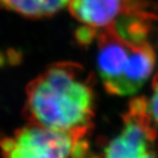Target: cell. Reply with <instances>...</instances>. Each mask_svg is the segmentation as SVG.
I'll return each instance as SVG.
<instances>
[{"label": "cell", "mask_w": 158, "mask_h": 158, "mask_svg": "<svg viewBox=\"0 0 158 158\" xmlns=\"http://www.w3.org/2000/svg\"><path fill=\"white\" fill-rule=\"evenodd\" d=\"M91 76L74 62L50 65L29 83L23 114L28 123L64 131H89L94 116Z\"/></svg>", "instance_id": "1"}, {"label": "cell", "mask_w": 158, "mask_h": 158, "mask_svg": "<svg viewBox=\"0 0 158 158\" xmlns=\"http://www.w3.org/2000/svg\"><path fill=\"white\" fill-rule=\"evenodd\" d=\"M155 61L154 50L148 42H128L111 26L99 33L97 70L110 94L127 96L136 94L152 73Z\"/></svg>", "instance_id": "2"}, {"label": "cell", "mask_w": 158, "mask_h": 158, "mask_svg": "<svg viewBox=\"0 0 158 158\" xmlns=\"http://www.w3.org/2000/svg\"><path fill=\"white\" fill-rule=\"evenodd\" d=\"M89 131H64L32 123L0 136L2 158H78L89 149Z\"/></svg>", "instance_id": "3"}, {"label": "cell", "mask_w": 158, "mask_h": 158, "mask_svg": "<svg viewBox=\"0 0 158 158\" xmlns=\"http://www.w3.org/2000/svg\"><path fill=\"white\" fill-rule=\"evenodd\" d=\"M124 127L104 150L103 158H158L154 149L156 130L145 97L131 100L123 117Z\"/></svg>", "instance_id": "4"}, {"label": "cell", "mask_w": 158, "mask_h": 158, "mask_svg": "<svg viewBox=\"0 0 158 158\" xmlns=\"http://www.w3.org/2000/svg\"><path fill=\"white\" fill-rule=\"evenodd\" d=\"M127 9V0H71L69 3L72 16L95 29L114 24Z\"/></svg>", "instance_id": "5"}, {"label": "cell", "mask_w": 158, "mask_h": 158, "mask_svg": "<svg viewBox=\"0 0 158 158\" xmlns=\"http://www.w3.org/2000/svg\"><path fill=\"white\" fill-rule=\"evenodd\" d=\"M71 0H0V9L28 18L39 19L54 15Z\"/></svg>", "instance_id": "6"}, {"label": "cell", "mask_w": 158, "mask_h": 158, "mask_svg": "<svg viewBox=\"0 0 158 158\" xmlns=\"http://www.w3.org/2000/svg\"><path fill=\"white\" fill-rule=\"evenodd\" d=\"M95 28L89 26H83L81 28H78L75 31V39L80 45H89L94 39L96 37L97 32Z\"/></svg>", "instance_id": "7"}, {"label": "cell", "mask_w": 158, "mask_h": 158, "mask_svg": "<svg viewBox=\"0 0 158 158\" xmlns=\"http://www.w3.org/2000/svg\"><path fill=\"white\" fill-rule=\"evenodd\" d=\"M152 95L149 103V112L152 120L158 124V73L153 79L152 84Z\"/></svg>", "instance_id": "8"}, {"label": "cell", "mask_w": 158, "mask_h": 158, "mask_svg": "<svg viewBox=\"0 0 158 158\" xmlns=\"http://www.w3.org/2000/svg\"><path fill=\"white\" fill-rule=\"evenodd\" d=\"M87 158H99V157H97V156H93V155H91V154H89Z\"/></svg>", "instance_id": "9"}]
</instances>
